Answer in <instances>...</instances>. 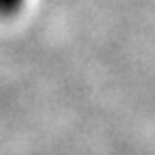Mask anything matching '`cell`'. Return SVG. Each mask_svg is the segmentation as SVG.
Returning a JSON list of instances; mask_svg holds the SVG:
<instances>
[{"label":"cell","instance_id":"1","mask_svg":"<svg viewBox=\"0 0 155 155\" xmlns=\"http://www.w3.org/2000/svg\"><path fill=\"white\" fill-rule=\"evenodd\" d=\"M24 0H0V15H13L22 9Z\"/></svg>","mask_w":155,"mask_h":155}]
</instances>
